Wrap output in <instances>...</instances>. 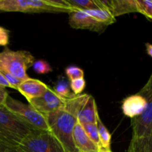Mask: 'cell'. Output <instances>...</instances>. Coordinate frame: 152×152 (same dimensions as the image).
I'll return each mask as SVG.
<instances>
[{
  "mask_svg": "<svg viewBox=\"0 0 152 152\" xmlns=\"http://www.w3.org/2000/svg\"><path fill=\"white\" fill-rule=\"evenodd\" d=\"M109 10L115 18L126 13L137 12L135 0H111Z\"/></svg>",
  "mask_w": 152,
  "mask_h": 152,
  "instance_id": "14",
  "label": "cell"
},
{
  "mask_svg": "<svg viewBox=\"0 0 152 152\" xmlns=\"http://www.w3.org/2000/svg\"><path fill=\"white\" fill-rule=\"evenodd\" d=\"M86 83L84 78H80L71 81L70 88H71V90L72 91V93L74 94L79 95L81 94L82 92L83 91V90L86 88Z\"/></svg>",
  "mask_w": 152,
  "mask_h": 152,
  "instance_id": "24",
  "label": "cell"
},
{
  "mask_svg": "<svg viewBox=\"0 0 152 152\" xmlns=\"http://www.w3.org/2000/svg\"><path fill=\"white\" fill-rule=\"evenodd\" d=\"M98 152H112L111 149H105V148H99Z\"/></svg>",
  "mask_w": 152,
  "mask_h": 152,
  "instance_id": "31",
  "label": "cell"
},
{
  "mask_svg": "<svg viewBox=\"0 0 152 152\" xmlns=\"http://www.w3.org/2000/svg\"><path fill=\"white\" fill-rule=\"evenodd\" d=\"M138 94L145 99L146 107L141 115L131 120L132 137H152V72L147 83Z\"/></svg>",
  "mask_w": 152,
  "mask_h": 152,
  "instance_id": "6",
  "label": "cell"
},
{
  "mask_svg": "<svg viewBox=\"0 0 152 152\" xmlns=\"http://www.w3.org/2000/svg\"><path fill=\"white\" fill-rule=\"evenodd\" d=\"M145 46H146L147 53L152 57V45L149 44V43H146Z\"/></svg>",
  "mask_w": 152,
  "mask_h": 152,
  "instance_id": "30",
  "label": "cell"
},
{
  "mask_svg": "<svg viewBox=\"0 0 152 152\" xmlns=\"http://www.w3.org/2000/svg\"><path fill=\"white\" fill-rule=\"evenodd\" d=\"M149 19H152V14L151 15V16H150V17H149Z\"/></svg>",
  "mask_w": 152,
  "mask_h": 152,
  "instance_id": "32",
  "label": "cell"
},
{
  "mask_svg": "<svg viewBox=\"0 0 152 152\" xmlns=\"http://www.w3.org/2000/svg\"><path fill=\"white\" fill-rule=\"evenodd\" d=\"M65 99L59 97L53 90L49 88L44 94L31 99L28 103L46 117L48 114L62 108Z\"/></svg>",
  "mask_w": 152,
  "mask_h": 152,
  "instance_id": "8",
  "label": "cell"
},
{
  "mask_svg": "<svg viewBox=\"0 0 152 152\" xmlns=\"http://www.w3.org/2000/svg\"><path fill=\"white\" fill-rule=\"evenodd\" d=\"M10 32L7 29L0 26V45L6 46L9 43Z\"/></svg>",
  "mask_w": 152,
  "mask_h": 152,
  "instance_id": "26",
  "label": "cell"
},
{
  "mask_svg": "<svg viewBox=\"0 0 152 152\" xmlns=\"http://www.w3.org/2000/svg\"><path fill=\"white\" fill-rule=\"evenodd\" d=\"M96 126H97L99 142H100V148L111 149V135L101 120L99 115H98L96 120Z\"/></svg>",
  "mask_w": 152,
  "mask_h": 152,
  "instance_id": "17",
  "label": "cell"
},
{
  "mask_svg": "<svg viewBox=\"0 0 152 152\" xmlns=\"http://www.w3.org/2000/svg\"><path fill=\"white\" fill-rule=\"evenodd\" d=\"M69 15L70 26L75 29L89 30L100 33L106 28V26L95 21L83 10L73 11L70 13Z\"/></svg>",
  "mask_w": 152,
  "mask_h": 152,
  "instance_id": "9",
  "label": "cell"
},
{
  "mask_svg": "<svg viewBox=\"0 0 152 152\" xmlns=\"http://www.w3.org/2000/svg\"><path fill=\"white\" fill-rule=\"evenodd\" d=\"M0 86H2L4 88H10V86H9L8 83L7 82V80L4 79V77H3V75L1 74V73L0 72Z\"/></svg>",
  "mask_w": 152,
  "mask_h": 152,
  "instance_id": "29",
  "label": "cell"
},
{
  "mask_svg": "<svg viewBox=\"0 0 152 152\" xmlns=\"http://www.w3.org/2000/svg\"><path fill=\"white\" fill-rule=\"evenodd\" d=\"M128 152H152V137H132Z\"/></svg>",
  "mask_w": 152,
  "mask_h": 152,
  "instance_id": "16",
  "label": "cell"
},
{
  "mask_svg": "<svg viewBox=\"0 0 152 152\" xmlns=\"http://www.w3.org/2000/svg\"><path fill=\"white\" fill-rule=\"evenodd\" d=\"M145 99L143 96L137 93L123 99L122 103V111L126 117L133 119L141 115L145 111Z\"/></svg>",
  "mask_w": 152,
  "mask_h": 152,
  "instance_id": "10",
  "label": "cell"
},
{
  "mask_svg": "<svg viewBox=\"0 0 152 152\" xmlns=\"http://www.w3.org/2000/svg\"><path fill=\"white\" fill-rule=\"evenodd\" d=\"M86 134L89 137V139L99 148H100V142H99V134H98V129L96 123H93V124H87L83 126Z\"/></svg>",
  "mask_w": 152,
  "mask_h": 152,
  "instance_id": "20",
  "label": "cell"
},
{
  "mask_svg": "<svg viewBox=\"0 0 152 152\" xmlns=\"http://www.w3.org/2000/svg\"><path fill=\"white\" fill-rule=\"evenodd\" d=\"M7 96H8V93L6 91L5 88L0 86V106H4Z\"/></svg>",
  "mask_w": 152,
  "mask_h": 152,
  "instance_id": "27",
  "label": "cell"
},
{
  "mask_svg": "<svg viewBox=\"0 0 152 152\" xmlns=\"http://www.w3.org/2000/svg\"><path fill=\"white\" fill-rule=\"evenodd\" d=\"M48 88V86L43 82L36 79L28 78L21 83L17 91L26 98L27 100L30 101L34 98L41 96Z\"/></svg>",
  "mask_w": 152,
  "mask_h": 152,
  "instance_id": "11",
  "label": "cell"
},
{
  "mask_svg": "<svg viewBox=\"0 0 152 152\" xmlns=\"http://www.w3.org/2000/svg\"><path fill=\"white\" fill-rule=\"evenodd\" d=\"M137 10L149 18L152 14V0H135Z\"/></svg>",
  "mask_w": 152,
  "mask_h": 152,
  "instance_id": "21",
  "label": "cell"
},
{
  "mask_svg": "<svg viewBox=\"0 0 152 152\" xmlns=\"http://www.w3.org/2000/svg\"><path fill=\"white\" fill-rule=\"evenodd\" d=\"M83 11L91 16L95 21L106 27L116 22V18L108 9L96 8L93 10H83Z\"/></svg>",
  "mask_w": 152,
  "mask_h": 152,
  "instance_id": "15",
  "label": "cell"
},
{
  "mask_svg": "<svg viewBox=\"0 0 152 152\" xmlns=\"http://www.w3.org/2000/svg\"><path fill=\"white\" fill-rule=\"evenodd\" d=\"M0 11L22 13H65L50 0H0Z\"/></svg>",
  "mask_w": 152,
  "mask_h": 152,
  "instance_id": "7",
  "label": "cell"
},
{
  "mask_svg": "<svg viewBox=\"0 0 152 152\" xmlns=\"http://www.w3.org/2000/svg\"><path fill=\"white\" fill-rule=\"evenodd\" d=\"M99 115L97 111L96 102L93 96L90 95L80 112L77 115V123L82 126L87 124L96 123V120Z\"/></svg>",
  "mask_w": 152,
  "mask_h": 152,
  "instance_id": "13",
  "label": "cell"
},
{
  "mask_svg": "<svg viewBox=\"0 0 152 152\" xmlns=\"http://www.w3.org/2000/svg\"><path fill=\"white\" fill-rule=\"evenodd\" d=\"M53 91L62 99H68L74 95L72 92H71L69 86L65 80H60L58 82L55 86Z\"/></svg>",
  "mask_w": 152,
  "mask_h": 152,
  "instance_id": "19",
  "label": "cell"
},
{
  "mask_svg": "<svg viewBox=\"0 0 152 152\" xmlns=\"http://www.w3.org/2000/svg\"><path fill=\"white\" fill-rule=\"evenodd\" d=\"M0 152H18L16 148L10 147L0 140Z\"/></svg>",
  "mask_w": 152,
  "mask_h": 152,
  "instance_id": "28",
  "label": "cell"
},
{
  "mask_svg": "<svg viewBox=\"0 0 152 152\" xmlns=\"http://www.w3.org/2000/svg\"><path fill=\"white\" fill-rule=\"evenodd\" d=\"M73 140L78 152H98L99 148L89 139L81 125L77 123L73 131Z\"/></svg>",
  "mask_w": 152,
  "mask_h": 152,
  "instance_id": "12",
  "label": "cell"
},
{
  "mask_svg": "<svg viewBox=\"0 0 152 152\" xmlns=\"http://www.w3.org/2000/svg\"><path fill=\"white\" fill-rule=\"evenodd\" d=\"M18 152H65L49 130L32 129L17 145Z\"/></svg>",
  "mask_w": 152,
  "mask_h": 152,
  "instance_id": "3",
  "label": "cell"
},
{
  "mask_svg": "<svg viewBox=\"0 0 152 152\" xmlns=\"http://www.w3.org/2000/svg\"><path fill=\"white\" fill-rule=\"evenodd\" d=\"M0 72L1 73V74H2L3 77H4V79L7 80L9 86H10V88H12L17 90L18 87H19V85L21 84L22 80L16 78V77H15L14 76L10 74V73L7 72V71H3V70H0Z\"/></svg>",
  "mask_w": 152,
  "mask_h": 152,
  "instance_id": "25",
  "label": "cell"
},
{
  "mask_svg": "<svg viewBox=\"0 0 152 152\" xmlns=\"http://www.w3.org/2000/svg\"><path fill=\"white\" fill-rule=\"evenodd\" d=\"M34 62V56L26 50L14 51L5 48L0 52V70L10 73L22 81L30 78L26 71Z\"/></svg>",
  "mask_w": 152,
  "mask_h": 152,
  "instance_id": "4",
  "label": "cell"
},
{
  "mask_svg": "<svg viewBox=\"0 0 152 152\" xmlns=\"http://www.w3.org/2000/svg\"><path fill=\"white\" fill-rule=\"evenodd\" d=\"M49 131L62 145L65 152H78L73 140V131L77 123L76 116L63 108L46 117Z\"/></svg>",
  "mask_w": 152,
  "mask_h": 152,
  "instance_id": "1",
  "label": "cell"
},
{
  "mask_svg": "<svg viewBox=\"0 0 152 152\" xmlns=\"http://www.w3.org/2000/svg\"><path fill=\"white\" fill-rule=\"evenodd\" d=\"M32 67L34 71L39 74H48L52 71V68L50 64L42 59L34 61Z\"/></svg>",
  "mask_w": 152,
  "mask_h": 152,
  "instance_id": "22",
  "label": "cell"
},
{
  "mask_svg": "<svg viewBox=\"0 0 152 152\" xmlns=\"http://www.w3.org/2000/svg\"><path fill=\"white\" fill-rule=\"evenodd\" d=\"M4 107L31 129L49 130L46 117L29 104L26 105L8 95Z\"/></svg>",
  "mask_w": 152,
  "mask_h": 152,
  "instance_id": "5",
  "label": "cell"
},
{
  "mask_svg": "<svg viewBox=\"0 0 152 152\" xmlns=\"http://www.w3.org/2000/svg\"><path fill=\"white\" fill-rule=\"evenodd\" d=\"M67 1L74 11L99 8L96 0H67Z\"/></svg>",
  "mask_w": 152,
  "mask_h": 152,
  "instance_id": "18",
  "label": "cell"
},
{
  "mask_svg": "<svg viewBox=\"0 0 152 152\" xmlns=\"http://www.w3.org/2000/svg\"><path fill=\"white\" fill-rule=\"evenodd\" d=\"M65 74L70 81L80 78H84V71L83 69L77 66H68L65 69Z\"/></svg>",
  "mask_w": 152,
  "mask_h": 152,
  "instance_id": "23",
  "label": "cell"
},
{
  "mask_svg": "<svg viewBox=\"0 0 152 152\" xmlns=\"http://www.w3.org/2000/svg\"><path fill=\"white\" fill-rule=\"evenodd\" d=\"M32 129L22 123L15 115L0 106V140L17 149V145Z\"/></svg>",
  "mask_w": 152,
  "mask_h": 152,
  "instance_id": "2",
  "label": "cell"
}]
</instances>
